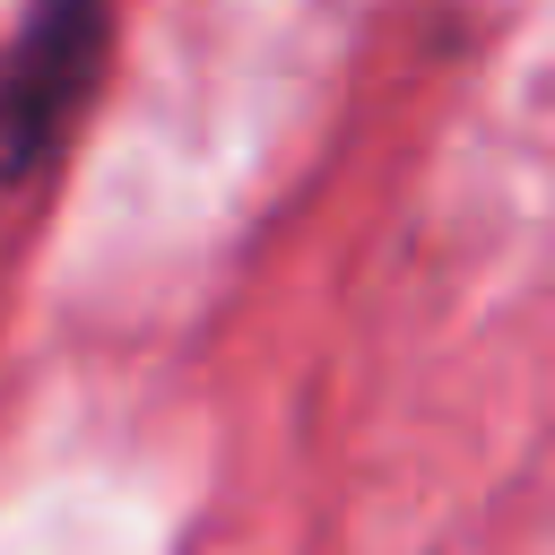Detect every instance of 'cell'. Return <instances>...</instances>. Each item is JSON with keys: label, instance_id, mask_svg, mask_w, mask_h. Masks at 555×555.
<instances>
[{"label": "cell", "instance_id": "cell-1", "mask_svg": "<svg viewBox=\"0 0 555 555\" xmlns=\"http://www.w3.org/2000/svg\"><path fill=\"white\" fill-rule=\"evenodd\" d=\"M113 61V0H26L0 43V191L61 165Z\"/></svg>", "mask_w": 555, "mask_h": 555}]
</instances>
